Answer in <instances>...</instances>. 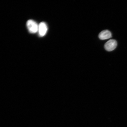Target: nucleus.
<instances>
[{"label":"nucleus","instance_id":"1","mask_svg":"<svg viewBox=\"0 0 127 127\" xmlns=\"http://www.w3.org/2000/svg\"><path fill=\"white\" fill-rule=\"evenodd\" d=\"M27 26L29 31L31 33H35L38 31V25L34 21L30 20L27 22Z\"/></svg>","mask_w":127,"mask_h":127},{"label":"nucleus","instance_id":"2","mask_svg":"<svg viewBox=\"0 0 127 127\" xmlns=\"http://www.w3.org/2000/svg\"><path fill=\"white\" fill-rule=\"evenodd\" d=\"M117 42L115 40L111 39L105 44L104 48L108 51H112L116 48Z\"/></svg>","mask_w":127,"mask_h":127},{"label":"nucleus","instance_id":"3","mask_svg":"<svg viewBox=\"0 0 127 127\" xmlns=\"http://www.w3.org/2000/svg\"><path fill=\"white\" fill-rule=\"evenodd\" d=\"M47 27L46 24L44 22H42L38 25V32L39 35L42 37L45 35L47 31Z\"/></svg>","mask_w":127,"mask_h":127},{"label":"nucleus","instance_id":"4","mask_svg":"<svg viewBox=\"0 0 127 127\" xmlns=\"http://www.w3.org/2000/svg\"><path fill=\"white\" fill-rule=\"evenodd\" d=\"M112 37V33L108 30H104L100 32L99 35V38L101 40H105Z\"/></svg>","mask_w":127,"mask_h":127}]
</instances>
